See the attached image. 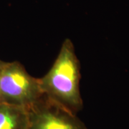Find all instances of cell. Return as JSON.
Wrapping results in <instances>:
<instances>
[{
    "label": "cell",
    "instance_id": "cell-1",
    "mask_svg": "<svg viewBox=\"0 0 129 129\" xmlns=\"http://www.w3.org/2000/svg\"><path fill=\"white\" fill-rule=\"evenodd\" d=\"M80 80V62L73 42L67 38L50 69L39 78L42 91L48 101L77 114L83 106Z\"/></svg>",
    "mask_w": 129,
    "mask_h": 129
},
{
    "label": "cell",
    "instance_id": "cell-2",
    "mask_svg": "<svg viewBox=\"0 0 129 129\" xmlns=\"http://www.w3.org/2000/svg\"><path fill=\"white\" fill-rule=\"evenodd\" d=\"M45 98L39 82L18 61L5 62L0 73V103L31 109Z\"/></svg>",
    "mask_w": 129,
    "mask_h": 129
},
{
    "label": "cell",
    "instance_id": "cell-3",
    "mask_svg": "<svg viewBox=\"0 0 129 129\" xmlns=\"http://www.w3.org/2000/svg\"><path fill=\"white\" fill-rule=\"evenodd\" d=\"M28 129H88L76 114L45 98L29 110Z\"/></svg>",
    "mask_w": 129,
    "mask_h": 129
},
{
    "label": "cell",
    "instance_id": "cell-4",
    "mask_svg": "<svg viewBox=\"0 0 129 129\" xmlns=\"http://www.w3.org/2000/svg\"><path fill=\"white\" fill-rule=\"evenodd\" d=\"M29 110L0 103V129H28Z\"/></svg>",
    "mask_w": 129,
    "mask_h": 129
},
{
    "label": "cell",
    "instance_id": "cell-5",
    "mask_svg": "<svg viewBox=\"0 0 129 129\" xmlns=\"http://www.w3.org/2000/svg\"><path fill=\"white\" fill-rule=\"evenodd\" d=\"M3 63H4V61H2V60H0V73H1V70H2V68Z\"/></svg>",
    "mask_w": 129,
    "mask_h": 129
}]
</instances>
